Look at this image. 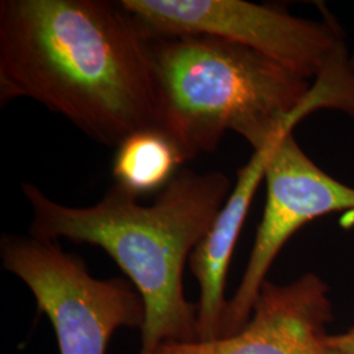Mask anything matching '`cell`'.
Segmentation results:
<instances>
[{"label": "cell", "instance_id": "cell-3", "mask_svg": "<svg viewBox=\"0 0 354 354\" xmlns=\"http://www.w3.org/2000/svg\"><path fill=\"white\" fill-rule=\"evenodd\" d=\"M149 38L158 129L187 162L228 131L260 151L319 111L311 80L252 49L210 36Z\"/></svg>", "mask_w": 354, "mask_h": 354}, {"label": "cell", "instance_id": "cell-10", "mask_svg": "<svg viewBox=\"0 0 354 354\" xmlns=\"http://www.w3.org/2000/svg\"><path fill=\"white\" fill-rule=\"evenodd\" d=\"M330 345L342 354H354V327L342 333L330 335Z\"/></svg>", "mask_w": 354, "mask_h": 354}, {"label": "cell", "instance_id": "cell-1", "mask_svg": "<svg viewBox=\"0 0 354 354\" xmlns=\"http://www.w3.org/2000/svg\"><path fill=\"white\" fill-rule=\"evenodd\" d=\"M149 36L120 3L0 1V102L26 97L118 147L158 127Z\"/></svg>", "mask_w": 354, "mask_h": 354}, {"label": "cell", "instance_id": "cell-4", "mask_svg": "<svg viewBox=\"0 0 354 354\" xmlns=\"http://www.w3.org/2000/svg\"><path fill=\"white\" fill-rule=\"evenodd\" d=\"M149 37L210 36L245 46L314 82L348 57L342 28L244 0H122Z\"/></svg>", "mask_w": 354, "mask_h": 354}, {"label": "cell", "instance_id": "cell-11", "mask_svg": "<svg viewBox=\"0 0 354 354\" xmlns=\"http://www.w3.org/2000/svg\"><path fill=\"white\" fill-rule=\"evenodd\" d=\"M349 70H351V74L354 79V54L352 57H349Z\"/></svg>", "mask_w": 354, "mask_h": 354}, {"label": "cell", "instance_id": "cell-5", "mask_svg": "<svg viewBox=\"0 0 354 354\" xmlns=\"http://www.w3.org/2000/svg\"><path fill=\"white\" fill-rule=\"evenodd\" d=\"M0 257L49 317L59 354H106L117 329L145 323V304L129 279L92 277L84 261L57 241L4 235Z\"/></svg>", "mask_w": 354, "mask_h": 354}, {"label": "cell", "instance_id": "cell-6", "mask_svg": "<svg viewBox=\"0 0 354 354\" xmlns=\"http://www.w3.org/2000/svg\"><path fill=\"white\" fill-rule=\"evenodd\" d=\"M264 180V213L241 283L226 304L219 337L245 327L270 268L297 231L317 218L354 210V188L319 168L297 143L292 131L272 145Z\"/></svg>", "mask_w": 354, "mask_h": 354}, {"label": "cell", "instance_id": "cell-2", "mask_svg": "<svg viewBox=\"0 0 354 354\" xmlns=\"http://www.w3.org/2000/svg\"><path fill=\"white\" fill-rule=\"evenodd\" d=\"M21 190L33 213L30 236L100 247L140 292V354L198 342V304L185 297L184 269L232 190L225 174L181 171L151 205L117 184L87 207L55 203L30 183Z\"/></svg>", "mask_w": 354, "mask_h": 354}, {"label": "cell", "instance_id": "cell-9", "mask_svg": "<svg viewBox=\"0 0 354 354\" xmlns=\"http://www.w3.org/2000/svg\"><path fill=\"white\" fill-rule=\"evenodd\" d=\"M187 162L176 143L163 130L150 127L122 140L114 155L115 184L140 198L165 188Z\"/></svg>", "mask_w": 354, "mask_h": 354}, {"label": "cell", "instance_id": "cell-7", "mask_svg": "<svg viewBox=\"0 0 354 354\" xmlns=\"http://www.w3.org/2000/svg\"><path fill=\"white\" fill-rule=\"evenodd\" d=\"M332 319L328 285L310 272L283 285L266 281L238 333L165 344L152 354H342L329 342Z\"/></svg>", "mask_w": 354, "mask_h": 354}, {"label": "cell", "instance_id": "cell-8", "mask_svg": "<svg viewBox=\"0 0 354 354\" xmlns=\"http://www.w3.org/2000/svg\"><path fill=\"white\" fill-rule=\"evenodd\" d=\"M272 145L253 152L251 160L238 172V181L226 203L190 254V272L200 285V301L197 304L198 342H210L219 337L228 301L225 298V288L230 261L256 190L266 178Z\"/></svg>", "mask_w": 354, "mask_h": 354}]
</instances>
